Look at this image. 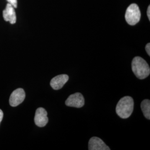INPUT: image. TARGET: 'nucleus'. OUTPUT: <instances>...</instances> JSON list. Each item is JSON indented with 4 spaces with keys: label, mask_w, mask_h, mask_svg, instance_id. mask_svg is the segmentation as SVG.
I'll list each match as a JSON object with an SVG mask.
<instances>
[{
    "label": "nucleus",
    "mask_w": 150,
    "mask_h": 150,
    "mask_svg": "<svg viewBox=\"0 0 150 150\" xmlns=\"http://www.w3.org/2000/svg\"><path fill=\"white\" fill-rule=\"evenodd\" d=\"M134 101L130 96L123 97L118 101L116 106V111L122 118H129L134 111Z\"/></svg>",
    "instance_id": "nucleus-1"
},
{
    "label": "nucleus",
    "mask_w": 150,
    "mask_h": 150,
    "mask_svg": "<svg viewBox=\"0 0 150 150\" xmlns=\"http://www.w3.org/2000/svg\"><path fill=\"white\" fill-rule=\"evenodd\" d=\"M132 70L134 75L141 80L145 79L150 75L149 65L145 59L139 56L135 57L132 60Z\"/></svg>",
    "instance_id": "nucleus-2"
},
{
    "label": "nucleus",
    "mask_w": 150,
    "mask_h": 150,
    "mask_svg": "<svg viewBox=\"0 0 150 150\" xmlns=\"http://www.w3.org/2000/svg\"><path fill=\"white\" fill-rule=\"evenodd\" d=\"M69 79V77L68 75L65 74L58 75L51 80L50 85L54 90H58L63 87Z\"/></svg>",
    "instance_id": "nucleus-7"
},
{
    "label": "nucleus",
    "mask_w": 150,
    "mask_h": 150,
    "mask_svg": "<svg viewBox=\"0 0 150 150\" xmlns=\"http://www.w3.org/2000/svg\"><path fill=\"white\" fill-rule=\"evenodd\" d=\"M141 12L139 6L135 4L129 6L125 13L126 21L129 25L134 26L140 20Z\"/></svg>",
    "instance_id": "nucleus-3"
},
{
    "label": "nucleus",
    "mask_w": 150,
    "mask_h": 150,
    "mask_svg": "<svg viewBox=\"0 0 150 150\" xmlns=\"http://www.w3.org/2000/svg\"><path fill=\"white\" fill-rule=\"evenodd\" d=\"M141 108L145 117L150 119V101L149 100H144L141 104Z\"/></svg>",
    "instance_id": "nucleus-10"
},
{
    "label": "nucleus",
    "mask_w": 150,
    "mask_h": 150,
    "mask_svg": "<svg viewBox=\"0 0 150 150\" xmlns=\"http://www.w3.org/2000/svg\"><path fill=\"white\" fill-rule=\"evenodd\" d=\"M34 120L35 123L38 127H42L45 126L48 122L47 112L46 110L42 107L38 108L35 113Z\"/></svg>",
    "instance_id": "nucleus-6"
},
{
    "label": "nucleus",
    "mask_w": 150,
    "mask_h": 150,
    "mask_svg": "<svg viewBox=\"0 0 150 150\" xmlns=\"http://www.w3.org/2000/svg\"><path fill=\"white\" fill-rule=\"evenodd\" d=\"M25 92L22 88H17L11 93L10 104L12 107H16L23 102L25 98Z\"/></svg>",
    "instance_id": "nucleus-5"
},
{
    "label": "nucleus",
    "mask_w": 150,
    "mask_h": 150,
    "mask_svg": "<svg viewBox=\"0 0 150 150\" xmlns=\"http://www.w3.org/2000/svg\"><path fill=\"white\" fill-rule=\"evenodd\" d=\"M145 49H146V52H147V53L148 54V55L150 56V43H147V45H146V47H145Z\"/></svg>",
    "instance_id": "nucleus-12"
},
{
    "label": "nucleus",
    "mask_w": 150,
    "mask_h": 150,
    "mask_svg": "<svg viewBox=\"0 0 150 150\" xmlns=\"http://www.w3.org/2000/svg\"><path fill=\"white\" fill-rule=\"evenodd\" d=\"M88 150H110V149L101 139L97 137H93L89 141Z\"/></svg>",
    "instance_id": "nucleus-8"
},
{
    "label": "nucleus",
    "mask_w": 150,
    "mask_h": 150,
    "mask_svg": "<svg viewBox=\"0 0 150 150\" xmlns=\"http://www.w3.org/2000/svg\"><path fill=\"white\" fill-rule=\"evenodd\" d=\"M7 1L14 8L17 7V0H7Z\"/></svg>",
    "instance_id": "nucleus-11"
},
{
    "label": "nucleus",
    "mask_w": 150,
    "mask_h": 150,
    "mask_svg": "<svg viewBox=\"0 0 150 150\" xmlns=\"http://www.w3.org/2000/svg\"><path fill=\"white\" fill-rule=\"evenodd\" d=\"M15 8L10 5L7 4L5 9L3 11V17L6 21L9 22L11 24H15L16 22V12Z\"/></svg>",
    "instance_id": "nucleus-9"
},
{
    "label": "nucleus",
    "mask_w": 150,
    "mask_h": 150,
    "mask_svg": "<svg viewBox=\"0 0 150 150\" xmlns=\"http://www.w3.org/2000/svg\"><path fill=\"white\" fill-rule=\"evenodd\" d=\"M4 117V113L2 112V111L1 110H0V123L2 121V120Z\"/></svg>",
    "instance_id": "nucleus-14"
},
{
    "label": "nucleus",
    "mask_w": 150,
    "mask_h": 150,
    "mask_svg": "<svg viewBox=\"0 0 150 150\" xmlns=\"http://www.w3.org/2000/svg\"><path fill=\"white\" fill-rule=\"evenodd\" d=\"M147 15L148 16V18H149V20H150V6H149L148 7V8H147Z\"/></svg>",
    "instance_id": "nucleus-13"
},
{
    "label": "nucleus",
    "mask_w": 150,
    "mask_h": 150,
    "mask_svg": "<svg viewBox=\"0 0 150 150\" xmlns=\"http://www.w3.org/2000/svg\"><path fill=\"white\" fill-rule=\"evenodd\" d=\"M65 104L69 107L81 108L85 105V98L80 93H75L71 95L66 100Z\"/></svg>",
    "instance_id": "nucleus-4"
}]
</instances>
